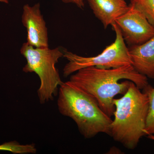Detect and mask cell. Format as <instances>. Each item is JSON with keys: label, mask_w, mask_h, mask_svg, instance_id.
<instances>
[{"label": "cell", "mask_w": 154, "mask_h": 154, "mask_svg": "<svg viewBox=\"0 0 154 154\" xmlns=\"http://www.w3.org/2000/svg\"><path fill=\"white\" fill-rule=\"evenodd\" d=\"M111 26L115 32V41L98 55L89 57H83L63 49V57L68 60L63 69L64 78L88 67L110 69L128 65H132L129 48L127 47L121 30L115 23Z\"/></svg>", "instance_id": "cell-5"}, {"label": "cell", "mask_w": 154, "mask_h": 154, "mask_svg": "<svg viewBox=\"0 0 154 154\" xmlns=\"http://www.w3.org/2000/svg\"><path fill=\"white\" fill-rule=\"evenodd\" d=\"M65 3H70L75 5L79 8L83 9L85 8L84 0H61Z\"/></svg>", "instance_id": "cell-13"}, {"label": "cell", "mask_w": 154, "mask_h": 154, "mask_svg": "<svg viewBox=\"0 0 154 154\" xmlns=\"http://www.w3.org/2000/svg\"><path fill=\"white\" fill-rule=\"evenodd\" d=\"M114 119L111 124L110 136L128 149H134L144 132L149 107V98L145 92L131 82L120 99L113 100Z\"/></svg>", "instance_id": "cell-3"}, {"label": "cell", "mask_w": 154, "mask_h": 154, "mask_svg": "<svg viewBox=\"0 0 154 154\" xmlns=\"http://www.w3.org/2000/svg\"><path fill=\"white\" fill-rule=\"evenodd\" d=\"M129 51L136 70L147 78L154 79V36L142 44L132 45Z\"/></svg>", "instance_id": "cell-8"}, {"label": "cell", "mask_w": 154, "mask_h": 154, "mask_svg": "<svg viewBox=\"0 0 154 154\" xmlns=\"http://www.w3.org/2000/svg\"><path fill=\"white\" fill-rule=\"evenodd\" d=\"M125 41L131 45L144 43L154 36V27L143 13L133 5L116 20Z\"/></svg>", "instance_id": "cell-6"}, {"label": "cell", "mask_w": 154, "mask_h": 154, "mask_svg": "<svg viewBox=\"0 0 154 154\" xmlns=\"http://www.w3.org/2000/svg\"><path fill=\"white\" fill-rule=\"evenodd\" d=\"M149 98V107L144 132L146 135L154 134V88L148 85L143 89Z\"/></svg>", "instance_id": "cell-10"}, {"label": "cell", "mask_w": 154, "mask_h": 154, "mask_svg": "<svg viewBox=\"0 0 154 154\" xmlns=\"http://www.w3.org/2000/svg\"><path fill=\"white\" fill-rule=\"evenodd\" d=\"M95 16L106 29L128 10L125 0H88Z\"/></svg>", "instance_id": "cell-9"}, {"label": "cell", "mask_w": 154, "mask_h": 154, "mask_svg": "<svg viewBox=\"0 0 154 154\" xmlns=\"http://www.w3.org/2000/svg\"><path fill=\"white\" fill-rule=\"evenodd\" d=\"M147 137L149 139L154 141V134L148 135Z\"/></svg>", "instance_id": "cell-14"}, {"label": "cell", "mask_w": 154, "mask_h": 154, "mask_svg": "<svg viewBox=\"0 0 154 154\" xmlns=\"http://www.w3.org/2000/svg\"><path fill=\"white\" fill-rule=\"evenodd\" d=\"M69 81L94 98L110 117L115 111L114 97L124 95L131 82L140 90L149 85L148 78L131 65L110 69L88 67L71 75Z\"/></svg>", "instance_id": "cell-1"}, {"label": "cell", "mask_w": 154, "mask_h": 154, "mask_svg": "<svg viewBox=\"0 0 154 154\" xmlns=\"http://www.w3.org/2000/svg\"><path fill=\"white\" fill-rule=\"evenodd\" d=\"M22 21L27 30V44L36 48L49 47L48 28L39 3L32 6L28 4L24 5Z\"/></svg>", "instance_id": "cell-7"}, {"label": "cell", "mask_w": 154, "mask_h": 154, "mask_svg": "<svg viewBox=\"0 0 154 154\" xmlns=\"http://www.w3.org/2000/svg\"><path fill=\"white\" fill-rule=\"evenodd\" d=\"M20 53L27 63L23 68L25 73H36L39 77L40 86L37 91L39 102L42 105L51 100L58 93L59 88L63 82L61 79L56 65L63 57V49L36 48L23 43Z\"/></svg>", "instance_id": "cell-4"}, {"label": "cell", "mask_w": 154, "mask_h": 154, "mask_svg": "<svg viewBox=\"0 0 154 154\" xmlns=\"http://www.w3.org/2000/svg\"><path fill=\"white\" fill-rule=\"evenodd\" d=\"M0 151L16 154H33L36 153L37 149L34 143L21 144L17 141H13L0 145Z\"/></svg>", "instance_id": "cell-11"}, {"label": "cell", "mask_w": 154, "mask_h": 154, "mask_svg": "<svg viewBox=\"0 0 154 154\" xmlns=\"http://www.w3.org/2000/svg\"><path fill=\"white\" fill-rule=\"evenodd\" d=\"M131 4L141 11L154 27V0H130Z\"/></svg>", "instance_id": "cell-12"}, {"label": "cell", "mask_w": 154, "mask_h": 154, "mask_svg": "<svg viewBox=\"0 0 154 154\" xmlns=\"http://www.w3.org/2000/svg\"><path fill=\"white\" fill-rule=\"evenodd\" d=\"M0 2L8 4L9 3V1L8 0H0Z\"/></svg>", "instance_id": "cell-15"}, {"label": "cell", "mask_w": 154, "mask_h": 154, "mask_svg": "<svg viewBox=\"0 0 154 154\" xmlns=\"http://www.w3.org/2000/svg\"><path fill=\"white\" fill-rule=\"evenodd\" d=\"M57 108L61 114L72 119L86 139L99 133L110 136L112 120L94 98L68 81L59 88Z\"/></svg>", "instance_id": "cell-2"}]
</instances>
